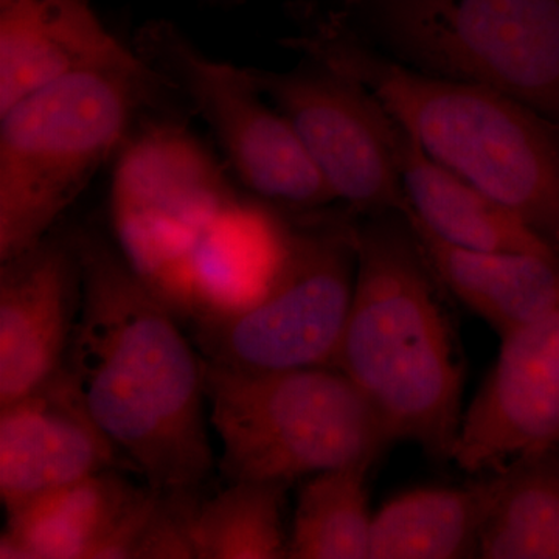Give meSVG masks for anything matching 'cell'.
I'll use <instances>...</instances> for the list:
<instances>
[{
  "instance_id": "17",
  "label": "cell",
  "mask_w": 559,
  "mask_h": 559,
  "mask_svg": "<svg viewBox=\"0 0 559 559\" xmlns=\"http://www.w3.org/2000/svg\"><path fill=\"white\" fill-rule=\"evenodd\" d=\"M380 127L409 212L430 234L455 248L559 257L518 216L432 159L381 105Z\"/></svg>"
},
{
  "instance_id": "19",
  "label": "cell",
  "mask_w": 559,
  "mask_h": 559,
  "mask_svg": "<svg viewBox=\"0 0 559 559\" xmlns=\"http://www.w3.org/2000/svg\"><path fill=\"white\" fill-rule=\"evenodd\" d=\"M500 485L499 469L460 487L401 492L373 513L370 559L479 558L481 530Z\"/></svg>"
},
{
  "instance_id": "1",
  "label": "cell",
  "mask_w": 559,
  "mask_h": 559,
  "mask_svg": "<svg viewBox=\"0 0 559 559\" xmlns=\"http://www.w3.org/2000/svg\"><path fill=\"white\" fill-rule=\"evenodd\" d=\"M70 231L83 296L66 369L124 466L162 498L201 502L218 466L202 356L114 240Z\"/></svg>"
},
{
  "instance_id": "22",
  "label": "cell",
  "mask_w": 559,
  "mask_h": 559,
  "mask_svg": "<svg viewBox=\"0 0 559 559\" xmlns=\"http://www.w3.org/2000/svg\"><path fill=\"white\" fill-rule=\"evenodd\" d=\"M289 485L234 481L205 496L191 521L194 559H285Z\"/></svg>"
},
{
  "instance_id": "2",
  "label": "cell",
  "mask_w": 559,
  "mask_h": 559,
  "mask_svg": "<svg viewBox=\"0 0 559 559\" xmlns=\"http://www.w3.org/2000/svg\"><path fill=\"white\" fill-rule=\"evenodd\" d=\"M356 278L334 369L369 401L390 441L452 462L465 360L443 286L404 213L356 216Z\"/></svg>"
},
{
  "instance_id": "21",
  "label": "cell",
  "mask_w": 559,
  "mask_h": 559,
  "mask_svg": "<svg viewBox=\"0 0 559 559\" xmlns=\"http://www.w3.org/2000/svg\"><path fill=\"white\" fill-rule=\"evenodd\" d=\"M362 460L307 477L289 527L290 559H370L373 513Z\"/></svg>"
},
{
  "instance_id": "7",
  "label": "cell",
  "mask_w": 559,
  "mask_h": 559,
  "mask_svg": "<svg viewBox=\"0 0 559 559\" xmlns=\"http://www.w3.org/2000/svg\"><path fill=\"white\" fill-rule=\"evenodd\" d=\"M356 215L297 212L288 253L248 311L187 330L209 362L246 370L333 367L356 278Z\"/></svg>"
},
{
  "instance_id": "20",
  "label": "cell",
  "mask_w": 559,
  "mask_h": 559,
  "mask_svg": "<svg viewBox=\"0 0 559 559\" xmlns=\"http://www.w3.org/2000/svg\"><path fill=\"white\" fill-rule=\"evenodd\" d=\"M481 530L479 558L559 559V454L533 452L509 463Z\"/></svg>"
},
{
  "instance_id": "6",
  "label": "cell",
  "mask_w": 559,
  "mask_h": 559,
  "mask_svg": "<svg viewBox=\"0 0 559 559\" xmlns=\"http://www.w3.org/2000/svg\"><path fill=\"white\" fill-rule=\"evenodd\" d=\"M374 49L499 92L559 128V0H385Z\"/></svg>"
},
{
  "instance_id": "15",
  "label": "cell",
  "mask_w": 559,
  "mask_h": 559,
  "mask_svg": "<svg viewBox=\"0 0 559 559\" xmlns=\"http://www.w3.org/2000/svg\"><path fill=\"white\" fill-rule=\"evenodd\" d=\"M80 72H153L90 0H0V114Z\"/></svg>"
},
{
  "instance_id": "5",
  "label": "cell",
  "mask_w": 559,
  "mask_h": 559,
  "mask_svg": "<svg viewBox=\"0 0 559 559\" xmlns=\"http://www.w3.org/2000/svg\"><path fill=\"white\" fill-rule=\"evenodd\" d=\"M210 428L227 484L299 479L374 462L388 432L359 389L334 367L246 370L202 359Z\"/></svg>"
},
{
  "instance_id": "12",
  "label": "cell",
  "mask_w": 559,
  "mask_h": 559,
  "mask_svg": "<svg viewBox=\"0 0 559 559\" xmlns=\"http://www.w3.org/2000/svg\"><path fill=\"white\" fill-rule=\"evenodd\" d=\"M83 296L72 231H51L0 261V406L35 392L66 367Z\"/></svg>"
},
{
  "instance_id": "10",
  "label": "cell",
  "mask_w": 559,
  "mask_h": 559,
  "mask_svg": "<svg viewBox=\"0 0 559 559\" xmlns=\"http://www.w3.org/2000/svg\"><path fill=\"white\" fill-rule=\"evenodd\" d=\"M246 69L293 124L336 202L356 216L409 209L369 92L310 60L282 72Z\"/></svg>"
},
{
  "instance_id": "18",
  "label": "cell",
  "mask_w": 559,
  "mask_h": 559,
  "mask_svg": "<svg viewBox=\"0 0 559 559\" xmlns=\"http://www.w3.org/2000/svg\"><path fill=\"white\" fill-rule=\"evenodd\" d=\"M440 285L499 340L559 299V257L455 248L404 212Z\"/></svg>"
},
{
  "instance_id": "14",
  "label": "cell",
  "mask_w": 559,
  "mask_h": 559,
  "mask_svg": "<svg viewBox=\"0 0 559 559\" xmlns=\"http://www.w3.org/2000/svg\"><path fill=\"white\" fill-rule=\"evenodd\" d=\"M160 495L109 468L5 511L2 559H135Z\"/></svg>"
},
{
  "instance_id": "16",
  "label": "cell",
  "mask_w": 559,
  "mask_h": 559,
  "mask_svg": "<svg viewBox=\"0 0 559 559\" xmlns=\"http://www.w3.org/2000/svg\"><path fill=\"white\" fill-rule=\"evenodd\" d=\"M296 213L238 197L202 234L183 272L176 319L219 322L259 304L288 253Z\"/></svg>"
},
{
  "instance_id": "3",
  "label": "cell",
  "mask_w": 559,
  "mask_h": 559,
  "mask_svg": "<svg viewBox=\"0 0 559 559\" xmlns=\"http://www.w3.org/2000/svg\"><path fill=\"white\" fill-rule=\"evenodd\" d=\"M369 92L432 159L559 252V128L499 92L392 60L340 22L290 40Z\"/></svg>"
},
{
  "instance_id": "23",
  "label": "cell",
  "mask_w": 559,
  "mask_h": 559,
  "mask_svg": "<svg viewBox=\"0 0 559 559\" xmlns=\"http://www.w3.org/2000/svg\"><path fill=\"white\" fill-rule=\"evenodd\" d=\"M555 450H557L558 454H559V447L558 448H555Z\"/></svg>"
},
{
  "instance_id": "9",
  "label": "cell",
  "mask_w": 559,
  "mask_h": 559,
  "mask_svg": "<svg viewBox=\"0 0 559 559\" xmlns=\"http://www.w3.org/2000/svg\"><path fill=\"white\" fill-rule=\"evenodd\" d=\"M132 47L205 121L227 165L253 197L288 212L336 204L299 134L261 94L248 69L209 57L168 21L146 22Z\"/></svg>"
},
{
  "instance_id": "11",
  "label": "cell",
  "mask_w": 559,
  "mask_h": 559,
  "mask_svg": "<svg viewBox=\"0 0 559 559\" xmlns=\"http://www.w3.org/2000/svg\"><path fill=\"white\" fill-rule=\"evenodd\" d=\"M559 447V299L500 337L487 380L463 414L452 462L487 474Z\"/></svg>"
},
{
  "instance_id": "13",
  "label": "cell",
  "mask_w": 559,
  "mask_h": 559,
  "mask_svg": "<svg viewBox=\"0 0 559 559\" xmlns=\"http://www.w3.org/2000/svg\"><path fill=\"white\" fill-rule=\"evenodd\" d=\"M123 466L66 367L43 388L0 406V500L5 511Z\"/></svg>"
},
{
  "instance_id": "4",
  "label": "cell",
  "mask_w": 559,
  "mask_h": 559,
  "mask_svg": "<svg viewBox=\"0 0 559 559\" xmlns=\"http://www.w3.org/2000/svg\"><path fill=\"white\" fill-rule=\"evenodd\" d=\"M156 75L80 72L0 114V261L55 230L146 117L171 112Z\"/></svg>"
},
{
  "instance_id": "8",
  "label": "cell",
  "mask_w": 559,
  "mask_h": 559,
  "mask_svg": "<svg viewBox=\"0 0 559 559\" xmlns=\"http://www.w3.org/2000/svg\"><path fill=\"white\" fill-rule=\"evenodd\" d=\"M237 198L215 157L175 114L143 120L116 157L112 240L173 314L191 252Z\"/></svg>"
}]
</instances>
